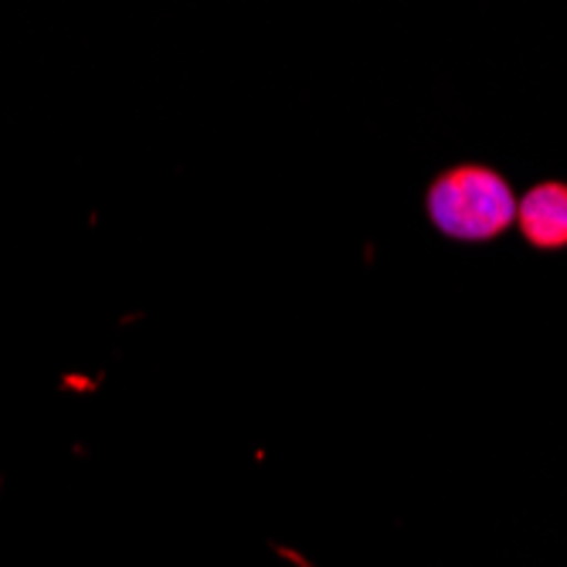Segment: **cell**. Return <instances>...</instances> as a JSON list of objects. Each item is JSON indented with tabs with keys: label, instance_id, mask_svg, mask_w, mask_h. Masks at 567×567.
Masks as SVG:
<instances>
[{
	"label": "cell",
	"instance_id": "2",
	"mask_svg": "<svg viewBox=\"0 0 567 567\" xmlns=\"http://www.w3.org/2000/svg\"><path fill=\"white\" fill-rule=\"evenodd\" d=\"M520 231L537 248H567V187L537 184L517 208Z\"/></svg>",
	"mask_w": 567,
	"mask_h": 567
},
{
	"label": "cell",
	"instance_id": "1",
	"mask_svg": "<svg viewBox=\"0 0 567 567\" xmlns=\"http://www.w3.org/2000/svg\"><path fill=\"white\" fill-rule=\"evenodd\" d=\"M429 215L439 231L462 241L503 235L517 218V197L509 184L486 167H455L429 190Z\"/></svg>",
	"mask_w": 567,
	"mask_h": 567
}]
</instances>
